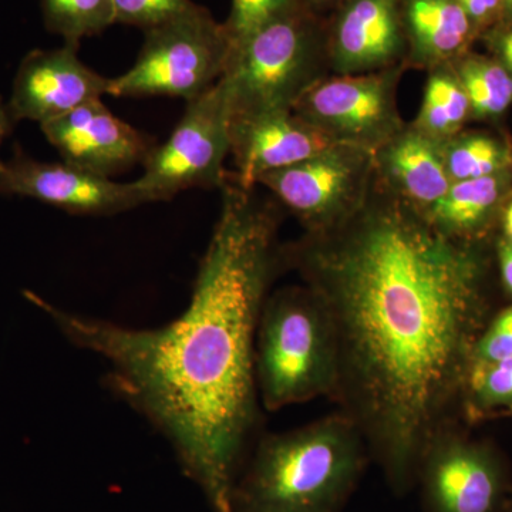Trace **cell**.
I'll return each mask as SVG.
<instances>
[{
	"label": "cell",
	"instance_id": "3",
	"mask_svg": "<svg viewBox=\"0 0 512 512\" xmlns=\"http://www.w3.org/2000/svg\"><path fill=\"white\" fill-rule=\"evenodd\" d=\"M370 461L365 439L340 412L259 436L232 495L234 512H342Z\"/></svg>",
	"mask_w": 512,
	"mask_h": 512
},
{
	"label": "cell",
	"instance_id": "17",
	"mask_svg": "<svg viewBox=\"0 0 512 512\" xmlns=\"http://www.w3.org/2000/svg\"><path fill=\"white\" fill-rule=\"evenodd\" d=\"M409 64L420 69L450 66L464 52L473 22L456 0H402Z\"/></svg>",
	"mask_w": 512,
	"mask_h": 512
},
{
	"label": "cell",
	"instance_id": "10",
	"mask_svg": "<svg viewBox=\"0 0 512 512\" xmlns=\"http://www.w3.org/2000/svg\"><path fill=\"white\" fill-rule=\"evenodd\" d=\"M417 487L426 512H503L512 493L510 471L500 454L458 436L456 429L431 444Z\"/></svg>",
	"mask_w": 512,
	"mask_h": 512
},
{
	"label": "cell",
	"instance_id": "18",
	"mask_svg": "<svg viewBox=\"0 0 512 512\" xmlns=\"http://www.w3.org/2000/svg\"><path fill=\"white\" fill-rule=\"evenodd\" d=\"M501 192L500 174L454 181L444 197L427 212V217L451 237L473 241V235L500 201Z\"/></svg>",
	"mask_w": 512,
	"mask_h": 512
},
{
	"label": "cell",
	"instance_id": "7",
	"mask_svg": "<svg viewBox=\"0 0 512 512\" xmlns=\"http://www.w3.org/2000/svg\"><path fill=\"white\" fill-rule=\"evenodd\" d=\"M231 154V111L220 80L188 101L183 119L144 161L136 183L153 202L168 201L191 188H222Z\"/></svg>",
	"mask_w": 512,
	"mask_h": 512
},
{
	"label": "cell",
	"instance_id": "16",
	"mask_svg": "<svg viewBox=\"0 0 512 512\" xmlns=\"http://www.w3.org/2000/svg\"><path fill=\"white\" fill-rule=\"evenodd\" d=\"M376 175L394 194L429 212L450 188L444 141L406 124L375 151Z\"/></svg>",
	"mask_w": 512,
	"mask_h": 512
},
{
	"label": "cell",
	"instance_id": "33",
	"mask_svg": "<svg viewBox=\"0 0 512 512\" xmlns=\"http://www.w3.org/2000/svg\"><path fill=\"white\" fill-rule=\"evenodd\" d=\"M503 512H512V493L510 494V497H508L507 503L504 505Z\"/></svg>",
	"mask_w": 512,
	"mask_h": 512
},
{
	"label": "cell",
	"instance_id": "19",
	"mask_svg": "<svg viewBox=\"0 0 512 512\" xmlns=\"http://www.w3.org/2000/svg\"><path fill=\"white\" fill-rule=\"evenodd\" d=\"M470 111L466 90L453 67L441 66L430 70L419 116L412 124L427 136L447 141L457 136Z\"/></svg>",
	"mask_w": 512,
	"mask_h": 512
},
{
	"label": "cell",
	"instance_id": "9",
	"mask_svg": "<svg viewBox=\"0 0 512 512\" xmlns=\"http://www.w3.org/2000/svg\"><path fill=\"white\" fill-rule=\"evenodd\" d=\"M403 67L325 77L293 107L333 143L379 150L406 126L397 104Z\"/></svg>",
	"mask_w": 512,
	"mask_h": 512
},
{
	"label": "cell",
	"instance_id": "8",
	"mask_svg": "<svg viewBox=\"0 0 512 512\" xmlns=\"http://www.w3.org/2000/svg\"><path fill=\"white\" fill-rule=\"evenodd\" d=\"M375 153L333 144L322 153L259 178L305 232L346 220L365 202L375 181Z\"/></svg>",
	"mask_w": 512,
	"mask_h": 512
},
{
	"label": "cell",
	"instance_id": "26",
	"mask_svg": "<svg viewBox=\"0 0 512 512\" xmlns=\"http://www.w3.org/2000/svg\"><path fill=\"white\" fill-rule=\"evenodd\" d=\"M505 359H512V305L498 313L493 322L487 323L474 349L473 363Z\"/></svg>",
	"mask_w": 512,
	"mask_h": 512
},
{
	"label": "cell",
	"instance_id": "31",
	"mask_svg": "<svg viewBox=\"0 0 512 512\" xmlns=\"http://www.w3.org/2000/svg\"><path fill=\"white\" fill-rule=\"evenodd\" d=\"M504 228L505 234H507L508 241L512 242V201L508 205L507 210L504 214Z\"/></svg>",
	"mask_w": 512,
	"mask_h": 512
},
{
	"label": "cell",
	"instance_id": "29",
	"mask_svg": "<svg viewBox=\"0 0 512 512\" xmlns=\"http://www.w3.org/2000/svg\"><path fill=\"white\" fill-rule=\"evenodd\" d=\"M495 47H497L498 55L503 60L501 64L512 76V28L505 30L495 39Z\"/></svg>",
	"mask_w": 512,
	"mask_h": 512
},
{
	"label": "cell",
	"instance_id": "25",
	"mask_svg": "<svg viewBox=\"0 0 512 512\" xmlns=\"http://www.w3.org/2000/svg\"><path fill=\"white\" fill-rule=\"evenodd\" d=\"M194 5L192 0H113L116 23L137 26L144 32L183 15Z\"/></svg>",
	"mask_w": 512,
	"mask_h": 512
},
{
	"label": "cell",
	"instance_id": "35",
	"mask_svg": "<svg viewBox=\"0 0 512 512\" xmlns=\"http://www.w3.org/2000/svg\"><path fill=\"white\" fill-rule=\"evenodd\" d=\"M507 414L508 416H512V410H508Z\"/></svg>",
	"mask_w": 512,
	"mask_h": 512
},
{
	"label": "cell",
	"instance_id": "22",
	"mask_svg": "<svg viewBox=\"0 0 512 512\" xmlns=\"http://www.w3.org/2000/svg\"><path fill=\"white\" fill-rule=\"evenodd\" d=\"M448 177L454 181L500 174L508 154L497 140L488 136L453 137L444 141Z\"/></svg>",
	"mask_w": 512,
	"mask_h": 512
},
{
	"label": "cell",
	"instance_id": "2",
	"mask_svg": "<svg viewBox=\"0 0 512 512\" xmlns=\"http://www.w3.org/2000/svg\"><path fill=\"white\" fill-rule=\"evenodd\" d=\"M220 218L202 256L191 301L158 328H130L64 311L32 291L67 342L106 365L104 383L173 448L212 512L232 495L259 437L262 404L255 336L262 306L284 271L281 211L228 173Z\"/></svg>",
	"mask_w": 512,
	"mask_h": 512
},
{
	"label": "cell",
	"instance_id": "5",
	"mask_svg": "<svg viewBox=\"0 0 512 512\" xmlns=\"http://www.w3.org/2000/svg\"><path fill=\"white\" fill-rule=\"evenodd\" d=\"M328 46L298 8L229 49L220 82L231 119L292 111L328 77Z\"/></svg>",
	"mask_w": 512,
	"mask_h": 512
},
{
	"label": "cell",
	"instance_id": "1",
	"mask_svg": "<svg viewBox=\"0 0 512 512\" xmlns=\"http://www.w3.org/2000/svg\"><path fill=\"white\" fill-rule=\"evenodd\" d=\"M332 322L333 402L396 495L417 487L427 451L456 429L487 326L485 261L375 175L359 210L282 245Z\"/></svg>",
	"mask_w": 512,
	"mask_h": 512
},
{
	"label": "cell",
	"instance_id": "13",
	"mask_svg": "<svg viewBox=\"0 0 512 512\" xmlns=\"http://www.w3.org/2000/svg\"><path fill=\"white\" fill-rule=\"evenodd\" d=\"M40 127L64 163L101 177L143 164L156 147L146 134L114 116L101 99Z\"/></svg>",
	"mask_w": 512,
	"mask_h": 512
},
{
	"label": "cell",
	"instance_id": "23",
	"mask_svg": "<svg viewBox=\"0 0 512 512\" xmlns=\"http://www.w3.org/2000/svg\"><path fill=\"white\" fill-rule=\"evenodd\" d=\"M466 406L477 413L512 410V359L473 363L468 376Z\"/></svg>",
	"mask_w": 512,
	"mask_h": 512
},
{
	"label": "cell",
	"instance_id": "21",
	"mask_svg": "<svg viewBox=\"0 0 512 512\" xmlns=\"http://www.w3.org/2000/svg\"><path fill=\"white\" fill-rule=\"evenodd\" d=\"M49 32L67 45L79 46L84 37L100 35L116 23L113 0H40Z\"/></svg>",
	"mask_w": 512,
	"mask_h": 512
},
{
	"label": "cell",
	"instance_id": "24",
	"mask_svg": "<svg viewBox=\"0 0 512 512\" xmlns=\"http://www.w3.org/2000/svg\"><path fill=\"white\" fill-rule=\"evenodd\" d=\"M298 8H301L299 0H232L231 15L224 23L231 47Z\"/></svg>",
	"mask_w": 512,
	"mask_h": 512
},
{
	"label": "cell",
	"instance_id": "6",
	"mask_svg": "<svg viewBox=\"0 0 512 512\" xmlns=\"http://www.w3.org/2000/svg\"><path fill=\"white\" fill-rule=\"evenodd\" d=\"M144 33L136 63L110 79V96L180 97L188 103L224 74L231 49L227 30L197 3Z\"/></svg>",
	"mask_w": 512,
	"mask_h": 512
},
{
	"label": "cell",
	"instance_id": "28",
	"mask_svg": "<svg viewBox=\"0 0 512 512\" xmlns=\"http://www.w3.org/2000/svg\"><path fill=\"white\" fill-rule=\"evenodd\" d=\"M498 261H500L501 276L508 291L512 293V242L503 241L498 247Z\"/></svg>",
	"mask_w": 512,
	"mask_h": 512
},
{
	"label": "cell",
	"instance_id": "11",
	"mask_svg": "<svg viewBox=\"0 0 512 512\" xmlns=\"http://www.w3.org/2000/svg\"><path fill=\"white\" fill-rule=\"evenodd\" d=\"M0 194L33 198L86 217H110L153 202L136 181L117 183L64 161L40 163L20 150L12 160H0Z\"/></svg>",
	"mask_w": 512,
	"mask_h": 512
},
{
	"label": "cell",
	"instance_id": "12",
	"mask_svg": "<svg viewBox=\"0 0 512 512\" xmlns=\"http://www.w3.org/2000/svg\"><path fill=\"white\" fill-rule=\"evenodd\" d=\"M77 50L79 46L64 43L26 55L6 104L13 123L32 120L42 126L109 92V77L87 67Z\"/></svg>",
	"mask_w": 512,
	"mask_h": 512
},
{
	"label": "cell",
	"instance_id": "32",
	"mask_svg": "<svg viewBox=\"0 0 512 512\" xmlns=\"http://www.w3.org/2000/svg\"><path fill=\"white\" fill-rule=\"evenodd\" d=\"M503 10L512 15V0H503Z\"/></svg>",
	"mask_w": 512,
	"mask_h": 512
},
{
	"label": "cell",
	"instance_id": "27",
	"mask_svg": "<svg viewBox=\"0 0 512 512\" xmlns=\"http://www.w3.org/2000/svg\"><path fill=\"white\" fill-rule=\"evenodd\" d=\"M473 25L484 23L503 10V0H456Z\"/></svg>",
	"mask_w": 512,
	"mask_h": 512
},
{
	"label": "cell",
	"instance_id": "20",
	"mask_svg": "<svg viewBox=\"0 0 512 512\" xmlns=\"http://www.w3.org/2000/svg\"><path fill=\"white\" fill-rule=\"evenodd\" d=\"M454 72L466 90L471 111L477 116H500L512 103V76L501 63L468 57L456 60Z\"/></svg>",
	"mask_w": 512,
	"mask_h": 512
},
{
	"label": "cell",
	"instance_id": "14",
	"mask_svg": "<svg viewBox=\"0 0 512 512\" xmlns=\"http://www.w3.org/2000/svg\"><path fill=\"white\" fill-rule=\"evenodd\" d=\"M409 56L402 0H349L328 45L330 72L340 76L404 67Z\"/></svg>",
	"mask_w": 512,
	"mask_h": 512
},
{
	"label": "cell",
	"instance_id": "15",
	"mask_svg": "<svg viewBox=\"0 0 512 512\" xmlns=\"http://www.w3.org/2000/svg\"><path fill=\"white\" fill-rule=\"evenodd\" d=\"M333 144L293 111L231 119V154L237 167L231 177L242 187L255 188L262 175L302 163Z\"/></svg>",
	"mask_w": 512,
	"mask_h": 512
},
{
	"label": "cell",
	"instance_id": "34",
	"mask_svg": "<svg viewBox=\"0 0 512 512\" xmlns=\"http://www.w3.org/2000/svg\"><path fill=\"white\" fill-rule=\"evenodd\" d=\"M309 2H312V3H322V2H328V0H309Z\"/></svg>",
	"mask_w": 512,
	"mask_h": 512
},
{
	"label": "cell",
	"instance_id": "30",
	"mask_svg": "<svg viewBox=\"0 0 512 512\" xmlns=\"http://www.w3.org/2000/svg\"><path fill=\"white\" fill-rule=\"evenodd\" d=\"M13 124L15 123L10 119L8 106L3 103L2 97H0V146H2L3 140L8 137Z\"/></svg>",
	"mask_w": 512,
	"mask_h": 512
},
{
	"label": "cell",
	"instance_id": "4",
	"mask_svg": "<svg viewBox=\"0 0 512 512\" xmlns=\"http://www.w3.org/2000/svg\"><path fill=\"white\" fill-rule=\"evenodd\" d=\"M255 379L266 412L333 399L338 380L335 333L308 286L269 293L255 336Z\"/></svg>",
	"mask_w": 512,
	"mask_h": 512
}]
</instances>
